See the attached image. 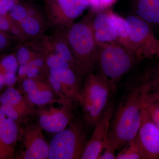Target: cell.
Masks as SVG:
<instances>
[{
  "instance_id": "cell-1",
  "label": "cell",
  "mask_w": 159,
  "mask_h": 159,
  "mask_svg": "<svg viewBox=\"0 0 159 159\" xmlns=\"http://www.w3.org/2000/svg\"><path fill=\"white\" fill-rule=\"evenodd\" d=\"M90 12L83 18L66 27L63 34L81 77L96 68L97 44L94 37Z\"/></svg>"
},
{
  "instance_id": "cell-2",
  "label": "cell",
  "mask_w": 159,
  "mask_h": 159,
  "mask_svg": "<svg viewBox=\"0 0 159 159\" xmlns=\"http://www.w3.org/2000/svg\"><path fill=\"white\" fill-rule=\"evenodd\" d=\"M142 83L133 89L117 110L107 141L116 149L137 136L141 123Z\"/></svg>"
},
{
  "instance_id": "cell-3",
  "label": "cell",
  "mask_w": 159,
  "mask_h": 159,
  "mask_svg": "<svg viewBox=\"0 0 159 159\" xmlns=\"http://www.w3.org/2000/svg\"><path fill=\"white\" fill-rule=\"evenodd\" d=\"M139 61L134 52L119 43L97 44V73L114 86Z\"/></svg>"
},
{
  "instance_id": "cell-4",
  "label": "cell",
  "mask_w": 159,
  "mask_h": 159,
  "mask_svg": "<svg viewBox=\"0 0 159 159\" xmlns=\"http://www.w3.org/2000/svg\"><path fill=\"white\" fill-rule=\"evenodd\" d=\"M115 86L99 73H90L86 77L77 98L83 117L88 125L94 126L109 103V98Z\"/></svg>"
},
{
  "instance_id": "cell-5",
  "label": "cell",
  "mask_w": 159,
  "mask_h": 159,
  "mask_svg": "<svg viewBox=\"0 0 159 159\" xmlns=\"http://www.w3.org/2000/svg\"><path fill=\"white\" fill-rule=\"evenodd\" d=\"M55 134L49 143L48 159H81L87 142L80 120L72 121Z\"/></svg>"
},
{
  "instance_id": "cell-6",
  "label": "cell",
  "mask_w": 159,
  "mask_h": 159,
  "mask_svg": "<svg viewBox=\"0 0 159 159\" xmlns=\"http://www.w3.org/2000/svg\"><path fill=\"white\" fill-rule=\"evenodd\" d=\"M125 20L129 41L139 60L149 59L157 54L159 41L155 36L152 26L134 14L125 18Z\"/></svg>"
},
{
  "instance_id": "cell-7",
  "label": "cell",
  "mask_w": 159,
  "mask_h": 159,
  "mask_svg": "<svg viewBox=\"0 0 159 159\" xmlns=\"http://www.w3.org/2000/svg\"><path fill=\"white\" fill-rule=\"evenodd\" d=\"M74 101L58 97L40 107L38 118L41 127L51 133L56 134L64 129L73 121Z\"/></svg>"
},
{
  "instance_id": "cell-8",
  "label": "cell",
  "mask_w": 159,
  "mask_h": 159,
  "mask_svg": "<svg viewBox=\"0 0 159 159\" xmlns=\"http://www.w3.org/2000/svg\"><path fill=\"white\" fill-rule=\"evenodd\" d=\"M113 110V103L109 102L103 114L94 125L95 129L87 142L81 159H98L108 139Z\"/></svg>"
},
{
  "instance_id": "cell-9",
  "label": "cell",
  "mask_w": 159,
  "mask_h": 159,
  "mask_svg": "<svg viewBox=\"0 0 159 159\" xmlns=\"http://www.w3.org/2000/svg\"><path fill=\"white\" fill-rule=\"evenodd\" d=\"M136 138L142 150L143 159L159 157V129L142 103L141 123Z\"/></svg>"
},
{
  "instance_id": "cell-10",
  "label": "cell",
  "mask_w": 159,
  "mask_h": 159,
  "mask_svg": "<svg viewBox=\"0 0 159 159\" xmlns=\"http://www.w3.org/2000/svg\"><path fill=\"white\" fill-rule=\"evenodd\" d=\"M43 130L39 124L29 125L25 129L23 132L24 147L18 158L48 159L49 144Z\"/></svg>"
},
{
  "instance_id": "cell-11",
  "label": "cell",
  "mask_w": 159,
  "mask_h": 159,
  "mask_svg": "<svg viewBox=\"0 0 159 159\" xmlns=\"http://www.w3.org/2000/svg\"><path fill=\"white\" fill-rule=\"evenodd\" d=\"M46 6L49 14L60 16V24L67 27L83 13L89 4L88 0H46Z\"/></svg>"
},
{
  "instance_id": "cell-12",
  "label": "cell",
  "mask_w": 159,
  "mask_h": 159,
  "mask_svg": "<svg viewBox=\"0 0 159 159\" xmlns=\"http://www.w3.org/2000/svg\"><path fill=\"white\" fill-rule=\"evenodd\" d=\"M91 12L92 29L97 44L118 43L116 29L110 10L104 9L96 12L91 11Z\"/></svg>"
},
{
  "instance_id": "cell-13",
  "label": "cell",
  "mask_w": 159,
  "mask_h": 159,
  "mask_svg": "<svg viewBox=\"0 0 159 159\" xmlns=\"http://www.w3.org/2000/svg\"><path fill=\"white\" fill-rule=\"evenodd\" d=\"M19 134L17 122L7 116L0 108V147L7 157L13 155Z\"/></svg>"
},
{
  "instance_id": "cell-14",
  "label": "cell",
  "mask_w": 159,
  "mask_h": 159,
  "mask_svg": "<svg viewBox=\"0 0 159 159\" xmlns=\"http://www.w3.org/2000/svg\"><path fill=\"white\" fill-rule=\"evenodd\" d=\"M0 104L11 107L25 117L35 111L34 105L28 100L25 95H23L13 86L7 87L0 93Z\"/></svg>"
},
{
  "instance_id": "cell-15",
  "label": "cell",
  "mask_w": 159,
  "mask_h": 159,
  "mask_svg": "<svg viewBox=\"0 0 159 159\" xmlns=\"http://www.w3.org/2000/svg\"><path fill=\"white\" fill-rule=\"evenodd\" d=\"M48 73L57 77L62 83L65 89L68 98L74 101H77L81 89L80 87L81 77L75 69L68 68L48 70Z\"/></svg>"
},
{
  "instance_id": "cell-16",
  "label": "cell",
  "mask_w": 159,
  "mask_h": 159,
  "mask_svg": "<svg viewBox=\"0 0 159 159\" xmlns=\"http://www.w3.org/2000/svg\"><path fill=\"white\" fill-rule=\"evenodd\" d=\"M132 14L151 26H159V0H132Z\"/></svg>"
},
{
  "instance_id": "cell-17",
  "label": "cell",
  "mask_w": 159,
  "mask_h": 159,
  "mask_svg": "<svg viewBox=\"0 0 159 159\" xmlns=\"http://www.w3.org/2000/svg\"><path fill=\"white\" fill-rule=\"evenodd\" d=\"M142 105L159 129V97L149 91L145 79L142 83Z\"/></svg>"
},
{
  "instance_id": "cell-18",
  "label": "cell",
  "mask_w": 159,
  "mask_h": 159,
  "mask_svg": "<svg viewBox=\"0 0 159 159\" xmlns=\"http://www.w3.org/2000/svg\"><path fill=\"white\" fill-rule=\"evenodd\" d=\"M55 94H56L50 85L48 87L25 94V95L32 104L41 107L46 105L56 98L54 97Z\"/></svg>"
},
{
  "instance_id": "cell-19",
  "label": "cell",
  "mask_w": 159,
  "mask_h": 159,
  "mask_svg": "<svg viewBox=\"0 0 159 159\" xmlns=\"http://www.w3.org/2000/svg\"><path fill=\"white\" fill-rule=\"evenodd\" d=\"M54 53H56L63 58L66 61L68 62L79 73L81 77L79 69L77 67L75 60L72 54L68 45L63 34H62L60 38L55 39L52 43Z\"/></svg>"
},
{
  "instance_id": "cell-20",
  "label": "cell",
  "mask_w": 159,
  "mask_h": 159,
  "mask_svg": "<svg viewBox=\"0 0 159 159\" xmlns=\"http://www.w3.org/2000/svg\"><path fill=\"white\" fill-rule=\"evenodd\" d=\"M18 25L24 34L31 37L39 36L43 30L42 22L39 17L29 14Z\"/></svg>"
},
{
  "instance_id": "cell-21",
  "label": "cell",
  "mask_w": 159,
  "mask_h": 159,
  "mask_svg": "<svg viewBox=\"0 0 159 159\" xmlns=\"http://www.w3.org/2000/svg\"><path fill=\"white\" fill-rule=\"evenodd\" d=\"M110 14L113 20L116 29L118 43L133 51L132 46L129 39L125 25V18L116 14L111 10Z\"/></svg>"
},
{
  "instance_id": "cell-22",
  "label": "cell",
  "mask_w": 159,
  "mask_h": 159,
  "mask_svg": "<svg viewBox=\"0 0 159 159\" xmlns=\"http://www.w3.org/2000/svg\"><path fill=\"white\" fill-rule=\"evenodd\" d=\"M0 31L12 34L21 40L24 39V32L17 23L11 19L9 15H0Z\"/></svg>"
},
{
  "instance_id": "cell-23",
  "label": "cell",
  "mask_w": 159,
  "mask_h": 159,
  "mask_svg": "<svg viewBox=\"0 0 159 159\" xmlns=\"http://www.w3.org/2000/svg\"><path fill=\"white\" fill-rule=\"evenodd\" d=\"M127 145L116 156L117 159H143V154L136 138L128 142Z\"/></svg>"
},
{
  "instance_id": "cell-24",
  "label": "cell",
  "mask_w": 159,
  "mask_h": 159,
  "mask_svg": "<svg viewBox=\"0 0 159 159\" xmlns=\"http://www.w3.org/2000/svg\"><path fill=\"white\" fill-rule=\"evenodd\" d=\"M19 67V65L16 54H6L0 57V73L2 75L9 72L16 74Z\"/></svg>"
},
{
  "instance_id": "cell-25",
  "label": "cell",
  "mask_w": 159,
  "mask_h": 159,
  "mask_svg": "<svg viewBox=\"0 0 159 159\" xmlns=\"http://www.w3.org/2000/svg\"><path fill=\"white\" fill-rule=\"evenodd\" d=\"M44 60L46 66L48 70H57L68 68H73L75 69L68 62L55 53H48L44 57Z\"/></svg>"
},
{
  "instance_id": "cell-26",
  "label": "cell",
  "mask_w": 159,
  "mask_h": 159,
  "mask_svg": "<svg viewBox=\"0 0 159 159\" xmlns=\"http://www.w3.org/2000/svg\"><path fill=\"white\" fill-rule=\"evenodd\" d=\"M8 15L11 19L18 24L29 15L28 7L19 2L11 7Z\"/></svg>"
},
{
  "instance_id": "cell-27",
  "label": "cell",
  "mask_w": 159,
  "mask_h": 159,
  "mask_svg": "<svg viewBox=\"0 0 159 159\" xmlns=\"http://www.w3.org/2000/svg\"><path fill=\"white\" fill-rule=\"evenodd\" d=\"M149 91L159 97V66L149 71L145 77Z\"/></svg>"
},
{
  "instance_id": "cell-28",
  "label": "cell",
  "mask_w": 159,
  "mask_h": 159,
  "mask_svg": "<svg viewBox=\"0 0 159 159\" xmlns=\"http://www.w3.org/2000/svg\"><path fill=\"white\" fill-rule=\"evenodd\" d=\"M15 54L19 66L29 64L34 57L39 55L33 53L28 47L25 46L18 47Z\"/></svg>"
},
{
  "instance_id": "cell-29",
  "label": "cell",
  "mask_w": 159,
  "mask_h": 159,
  "mask_svg": "<svg viewBox=\"0 0 159 159\" xmlns=\"http://www.w3.org/2000/svg\"><path fill=\"white\" fill-rule=\"evenodd\" d=\"M19 40H21L16 36L0 31V52L7 51Z\"/></svg>"
},
{
  "instance_id": "cell-30",
  "label": "cell",
  "mask_w": 159,
  "mask_h": 159,
  "mask_svg": "<svg viewBox=\"0 0 159 159\" xmlns=\"http://www.w3.org/2000/svg\"><path fill=\"white\" fill-rule=\"evenodd\" d=\"M0 108L5 114L17 122H21L26 117L15 109L8 105L0 104Z\"/></svg>"
},
{
  "instance_id": "cell-31",
  "label": "cell",
  "mask_w": 159,
  "mask_h": 159,
  "mask_svg": "<svg viewBox=\"0 0 159 159\" xmlns=\"http://www.w3.org/2000/svg\"><path fill=\"white\" fill-rule=\"evenodd\" d=\"M116 149L107 142L102 152L98 158V159H116Z\"/></svg>"
},
{
  "instance_id": "cell-32",
  "label": "cell",
  "mask_w": 159,
  "mask_h": 159,
  "mask_svg": "<svg viewBox=\"0 0 159 159\" xmlns=\"http://www.w3.org/2000/svg\"><path fill=\"white\" fill-rule=\"evenodd\" d=\"M19 2V0H0V15H8L11 7Z\"/></svg>"
},
{
  "instance_id": "cell-33",
  "label": "cell",
  "mask_w": 159,
  "mask_h": 159,
  "mask_svg": "<svg viewBox=\"0 0 159 159\" xmlns=\"http://www.w3.org/2000/svg\"><path fill=\"white\" fill-rule=\"evenodd\" d=\"M43 73L40 69L29 63L26 78L41 80Z\"/></svg>"
},
{
  "instance_id": "cell-34",
  "label": "cell",
  "mask_w": 159,
  "mask_h": 159,
  "mask_svg": "<svg viewBox=\"0 0 159 159\" xmlns=\"http://www.w3.org/2000/svg\"><path fill=\"white\" fill-rule=\"evenodd\" d=\"M3 75L5 79V85L7 87L13 86L17 81V76L16 73L9 72Z\"/></svg>"
},
{
  "instance_id": "cell-35",
  "label": "cell",
  "mask_w": 159,
  "mask_h": 159,
  "mask_svg": "<svg viewBox=\"0 0 159 159\" xmlns=\"http://www.w3.org/2000/svg\"><path fill=\"white\" fill-rule=\"evenodd\" d=\"M28 64L20 65L18 70L17 80L22 81L25 79L28 70Z\"/></svg>"
},
{
  "instance_id": "cell-36",
  "label": "cell",
  "mask_w": 159,
  "mask_h": 159,
  "mask_svg": "<svg viewBox=\"0 0 159 159\" xmlns=\"http://www.w3.org/2000/svg\"><path fill=\"white\" fill-rule=\"evenodd\" d=\"M117 0H100L101 10L108 9Z\"/></svg>"
},
{
  "instance_id": "cell-37",
  "label": "cell",
  "mask_w": 159,
  "mask_h": 159,
  "mask_svg": "<svg viewBox=\"0 0 159 159\" xmlns=\"http://www.w3.org/2000/svg\"><path fill=\"white\" fill-rule=\"evenodd\" d=\"M6 86L5 79L2 74L0 73V93L2 92L3 89Z\"/></svg>"
},
{
  "instance_id": "cell-38",
  "label": "cell",
  "mask_w": 159,
  "mask_h": 159,
  "mask_svg": "<svg viewBox=\"0 0 159 159\" xmlns=\"http://www.w3.org/2000/svg\"><path fill=\"white\" fill-rule=\"evenodd\" d=\"M7 157L6 155H5L3 154H0V159H5Z\"/></svg>"
},
{
  "instance_id": "cell-39",
  "label": "cell",
  "mask_w": 159,
  "mask_h": 159,
  "mask_svg": "<svg viewBox=\"0 0 159 159\" xmlns=\"http://www.w3.org/2000/svg\"><path fill=\"white\" fill-rule=\"evenodd\" d=\"M0 154H4L5 155H6V154L4 153V152L3 151L2 149V148H1V147H0ZM6 157H7V156H6Z\"/></svg>"
},
{
  "instance_id": "cell-40",
  "label": "cell",
  "mask_w": 159,
  "mask_h": 159,
  "mask_svg": "<svg viewBox=\"0 0 159 159\" xmlns=\"http://www.w3.org/2000/svg\"><path fill=\"white\" fill-rule=\"evenodd\" d=\"M157 54L159 56V43L158 45V47L157 52Z\"/></svg>"
}]
</instances>
